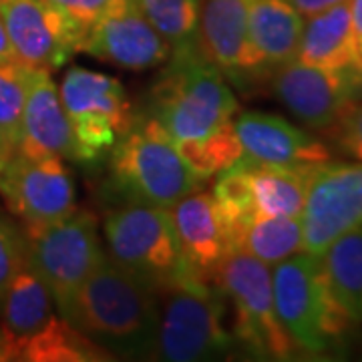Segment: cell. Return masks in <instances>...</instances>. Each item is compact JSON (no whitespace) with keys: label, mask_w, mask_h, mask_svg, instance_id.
<instances>
[{"label":"cell","mask_w":362,"mask_h":362,"mask_svg":"<svg viewBox=\"0 0 362 362\" xmlns=\"http://www.w3.org/2000/svg\"><path fill=\"white\" fill-rule=\"evenodd\" d=\"M250 2L204 0L197 25V49L240 90L264 83L250 45Z\"/></svg>","instance_id":"cell-14"},{"label":"cell","mask_w":362,"mask_h":362,"mask_svg":"<svg viewBox=\"0 0 362 362\" xmlns=\"http://www.w3.org/2000/svg\"><path fill=\"white\" fill-rule=\"evenodd\" d=\"M238 109L226 77L197 45L171 51L149 93V115L206 181L242 157L233 131Z\"/></svg>","instance_id":"cell-1"},{"label":"cell","mask_w":362,"mask_h":362,"mask_svg":"<svg viewBox=\"0 0 362 362\" xmlns=\"http://www.w3.org/2000/svg\"><path fill=\"white\" fill-rule=\"evenodd\" d=\"M338 147L356 161H362V101L356 99L342 111L337 123L328 129Z\"/></svg>","instance_id":"cell-29"},{"label":"cell","mask_w":362,"mask_h":362,"mask_svg":"<svg viewBox=\"0 0 362 362\" xmlns=\"http://www.w3.org/2000/svg\"><path fill=\"white\" fill-rule=\"evenodd\" d=\"M216 280L232 304L235 342L256 358L290 361L298 349L276 312L270 266L238 252L226 258Z\"/></svg>","instance_id":"cell-8"},{"label":"cell","mask_w":362,"mask_h":362,"mask_svg":"<svg viewBox=\"0 0 362 362\" xmlns=\"http://www.w3.org/2000/svg\"><path fill=\"white\" fill-rule=\"evenodd\" d=\"M288 2H290L302 16H312V14L322 13L326 8L334 6V4L342 2V0H288Z\"/></svg>","instance_id":"cell-31"},{"label":"cell","mask_w":362,"mask_h":362,"mask_svg":"<svg viewBox=\"0 0 362 362\" xmlns=\"http://www.w3.org/2000/svg\"><path fill=\"white\" fill-rule=\"evenodd\" d=\"M270 85L286 109L312 129L328 131L362 95V69L330 71L290 61L272 73Z\"/></svg>","instance_id":"cell-13"},{"label":"cell","mask_w":362,"mask_h":362,"mask_svg":"<svg viewBox=\"0 0 362 362\" xmlns=\"http://www.w3.org/2000/svg\"><path fill=\"white\" fill-rule=\"evenodd\" d=\"M113 358V354L93 342L61 314L54 316L42 332L26 340L16 354V361L25 362H99Z\"/></svg>","instance_id":"cell-24"},{"label":"cell","mask_w":362,"mask_h":362,"mask_svg":"<svg viewBox=\"0 0 362 362\" xmlns=\"http://www.w3.org/2000/svg\"><path fill=\"white\" fill-rule=\"evenodd\" d=\"M2 334L11 349V361H16L18 349L26 340L42 332L54 314L51 292L28 266L18 272L0 298Z\"/></svg>","instance_id":"cell-22"},{"label":"cell","mask_w":362,"mask_h":362,"mask_svg":"<svg viewBox=\"0 0 362 362\" xmlns=\"http://www.w3.org/2000/svg\"><path fill=\"white\" fill-rule=\"evenodd\" d=\"M296 59L306 65L330 71L362 69L349 0H342L322 13L312 14L302 30Z\"/></svg>","instance_id":"cell-21"},{"label":"cell","mask_w":362,"mask_h":362,"mask_svg":"<svg viewBox=\"0 0 362 362\" xmlns=\"http://www.w3.org/2000/svg\"><path fill=\"white\" fill-rule=\"evenodd\" d=\"M8 61H16V57H14L11 39H8V35H6L4 23H2V18H0V63H8Z\"/></svg>","instance_id":"cell-33"},{"label":"cell","mask_w":362,"mask_h":362,"mask_svg":"<svg viewBox=\"0 0 362 362\" xmlns=\"http://www.w3.org/2000/svg\"><path fill=\"white\" fill-rule=\"evenodd\" d=\"M233 131L242 145V159L270 165H322L330 151L320 139L298 129L278 115L259 111L240 113Z\"/></svg>","instance_id":"cell-17"},{"label":"cell","mask_w":362,"mask_h":362,"mask_svg":"<svg viewBox=\"0 0 362 362\" xmlns=\"http://www.w3.org/2000/svg\"><path fill=\"white\" fill-rule=\"evenodd\" d=\"M2 2H4V0H0V4H2Z\"/></svg>","instance_id":"cell-36"},{"label":"cell","mask_w":362,"mask_h":362,"mask_svg":"<svg viewBox=\"0 0 362 362\" xmlns=\"http://www.w3.org/2000/svg\"><path fill=\"white\" fill-rule=\"evenodd\" d=\"M69 322L113 356L156 358L159 300L147 286L101 256L78 288Z\"/></svg>","instance_id":"cell-2"},{"label":"cell","mask_w":362,"mask_h":362,"mask_svg":"<svg viewBox=\"0 0 362 362\" xmlns=\"http://www.w3.org/2000/svg\"><path fill=\"white\" fill-rule=\"evenodd\" d=\"M28 66L18 61L0 63V156L4 163L18 151L26 101Z\"/></svg>","instance_id":"cell-27"},{"label":"cell","mask_w":362,"mask_h":362,"mask_svg":"<svg viewBox=\"0 0 362 362\" xmlns=\"http://www.w3.org/2000/svg\"><path fill=\"white\" fill-rule=\"evenodd\" d=\"M18 153L28 157L54 156L78 161L77 139L61 103L59 89L51 73L42 69H28Z\"/></svg>","instance_id":"cell-18"},{"label":"cell","mask_w":362,"mask_h":362,"mask_svg":"<svg viewBox=\"0 0 362 362\" xmlns=\"http://www.w3.org/2000/svg\"><path fill=\"white\" fill-rule=\"evenodd\" d=\"M143 16L168 40L171 51L197 45L204 0H133Z\"/></svg>","instance_id":"cell-26"},{"label":"cell","mask_w":362,"mask_h":362,"mask_svg":"<svg viewBox=\"0 0 362 362\" xmlns=\"http://www.w3.org/2000/svg\"><path fill=\"white\" fill-rule=\"evenodd\" d=\"M330 288L354 322H362V228L342 233L322 254Z\"/></svg>","instance_id":"cell-25"},{"label":"cell","mask_w":362,"mask_h":362,"mask_svg":"<svg viewBox=\"0 0 362 362\" xmlns=\"http://www.w3.org/2000/svg\"><path fill=\"white\" fill-rule=\"evenodd\" d=\"M159 332L156 358L169 362L218 361L233 350L228 328V298L218 280L195 274L169 286L159 296Z\"/></svg>","instance_id":"cell-5"},{"label":"cell","mask_w":362,"mask_h":362,"mask_svg":"<svg viewBox=\"0 0 362 362\" xmlns=\"http://www.w3.org/2000/svg\"><path fill=\"white\" fill-rule=\"evenodd\" d=\"M4 168V159H2V156H0V169Z\"/></svg>","instance_id":"cell-35"},{"label":"cell","mask_w":362,"mask_h":362,"mask_svg":"<svg viewBox=\"0 0 362 362\" xmlns=\"http://www.w3.org/2000/svg\"><path fill=\"white\" fill-rule=\"evenodd\" d=\"M238 252L266 266H276L302 252V220L286 216L254 218L238 228L233 235V254Z\"/></svg>","instance_id":"cell-23"},{"label":"cell","mask_w":362,"mask_h":362,"mask_svg":"<svg viewBox=\"0 0 362 362\" xmlns=\"http://www.w3.org/2000/svg\"><path fill=\"white\" fill-rule=\"evenodd\" d=\"M0 18L14 57L28 69L59 71L83 52L87 28L61 13L49 0H4Z\"/></svg>","instance_id":"cell-11"},{"label":"cell","mask_w":362,"mask_h":362,"mask_svg":"<svg viewBox=\"0 0 362 362\" xmlns=\"http://www.w3.org/2000/svg\"><path fill=\"white\" fill-rule=\"evenodd\" d=\"M49 2L52 6H57L61 13L71 16L75 23L89 28L125 0H49Z\"/></svg>","instance_id":"cell-30"},{"label":"cell","mask_w":362,"mask_h":362,"mask_svg":"<svg viewBox=\"0 0 362 362\" xmlns=\"http://www.w3.org/2000/svg\"><path fill=\"white\" fill-rule=\"evenodd\" d=\"M169 211L187 266L199 278L216 280L221 264L233 254V235L214 195L197 189Z\"/></svg>","instance_id":"cell-16"},{"label":"cell","mask_w":362,"mask_h":362,"mask_svg":"<svg viewBox=\"0 0 362 362\" xmlns=\"http://www.w3.org/2000/svg\"><path fill=\"white\" fill-rule=\"evenodd\" d=\"M235 163L247 183L252 220L266 216H302L312 169L316 165H270L242 157Z\"/></svg>","instance_id":"cell-20"},{"label":"cell","mask_w":362,"mask_h":362,"mask_svg":"<svg viewBox=\"0 0 362 362\" xmlns=\"http://www.w3.org/2000/svg\"><path fill=\"white\" fill-rule=\"evenodd\" d=\"M109 156L111 183L125 202L169 209L206 183L151 115L133 117Z\"/></svg>","instance_id":"cell-3"},{"label":"cell","mask_w":362,"mask_h":362,"mask_svg":"<svg viewBox=\"0 0 362 362\" xmlns=\"http://www.w3.org/2000/svg\"><path fill=\"white\" fill-rule=\"evenodd\" d=\"M274 304L296 349L308 354H326L349 337L356 324L338 302L322 256L294 254L272 270Z\"/></svg>","instance_id":"cell-4"},{"label":"cell","mask_w":362,"mask_h":362,"mask_svg":"<svg viewBox=\"0 0 362 362\" xmlns=\"http://www.w3.org/2000/svg\"><path fill=\"white\" fill-rule=\"evenodd\" d=\"M83 51L129 71H147L168 63L171 47L143 16L133 0H125L87 28Z\"/></svg>","instance_id":"cell-15"},{"label":"cell","mask_w":362,"mask_h":362,"mask_svg":"<svg viewBox=\"0 0 362 362\" xmlns=\"http://www.w3.org/2000/svg\"><path fill=\"white\" fill-rule=\"evenodd\" d=\"M247 30L259 75L270 81L276 69L296 59L304 18L288 0H252Z\"/></svg>","instance_id":"cell-19"},{"label":"cell","mask_w":362,"mask_h":362,"mask_svg":"<svg viewBox=\"0 0 362 362\" xmlns=\"http://www.w3.org/2000/svg\"><path fill=\"white\" fill-rule=\"evenodd\" d=\"M350 18H352V30L356 37V45L362 40V0H349Z\"/></svg>","instance_id":"cell-32"},{"label":"cell","mask_w":362,"mask_h":362,"mask_svg":"<svg viewBox=\"0 0 362 362\" xmlns=\"http://www.w3.org/2000/svg\"><path fill=\"white\" fill-rule=\"evenodd\" d=\"M59 95L77 139L78 163L109 156L133 123L129 95L111 75L71 66Z\"/></svg>","instance_id":"cell-9"},{"label":"cell","mask_w":362,"mask_h":362,"mask_svg":"<svg viewBox=\"0 0 362 362\" xmlns=\"http://www.w3.org/2000/svg\"><path fill=\"white\" fill-rule=\"evenodd\" d=\"M302 252L322 256L342 233L362 228V161L312 169L302 209Z\"/></svg>","instance_id":"cell-12"},{"label":"cell","mask_w":362,"mask_h":362,"mask_svg":"<svg viewBox=\"0 0 362 362\" xmlns=\"http://www.w3.org/2000/svg\"><path fill=\"white\" fill-rule=\"evenodd\" d=\"M0 197L25 230L63 220L77 209L75 183L63 157L14 153L0 169Z\"/></svg>","instance_id":"cell-10"},{"label":"cell","mask_w":362,"mask_h":362,"mask_svg":"<svg viewBox=\"0 0 362 362\" xmlns=\"http://www.w3.org/2000/svg\"><path fill=\"white\" fill-rule=\"evenodd\" d=\"M0 361H11V349H8V342L2 334V330H0Z\"/></svg>","instance_id":"cell-34"},{"label":"cell","mask_w":362,"mask_h":362,"mask_svg":"<svg viewBox=\"0 0 362 362\" xmlns=\"http://www.w3.org/2000/svg\"><path fill=\"white\" fill-rule=\"evenodd\" d=\"M26 266V240L13 221L0 214V298Z\"/></svg>","instance_id":"cell-28"},{"label":"cell","mask_w":362,"mask_h":362,"mask_svg":"<svg viewBox=\"0 0 362 362\" xmlns=\"http://www.w3.org/2000/svg\"><path fill=\"white\" fill-rule=\"evenodd\" d=\"M103 230L111 258L157 296L195 274L181 254L171 211L165 207L127 202L109 211Z\"/></svg>","instance_id":"cell-6"},{"label":"cell","mask_w":362,"mask_h":362,"mask_svg":"<svg viewBox=\"0 0 362 362\" xmlns=\"http://www.w3.org/2000/svg\"><path fill=\"white\" fill-rule=\"evenodd\" d=\"M26 266L51 292L57 312L69 320L78 288L103 256L99 220L89 209H75L63 220L25 230Z\"/></svg>","instance_id":"cell-7"}]
</instances>
